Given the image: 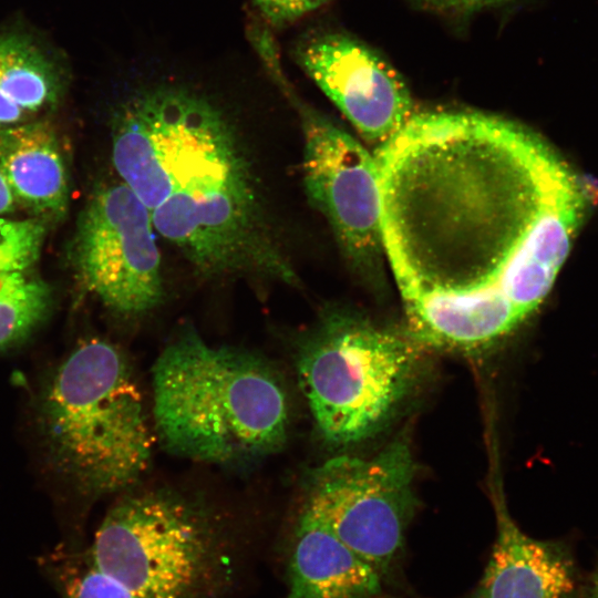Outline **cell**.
I'll list each match as a JSON object with an SVG mask.
<instances>
[{"instance_id": "obj_1", "label": "cell", "mask_w": 598, "mask_h": 598, "mask_svg": "<svg viewBox=\"0 0 598 598\" xmlns=\"http://www.w3.org/2000/svg\"><path fill=\"white\" fill-rule=\"evenodd\" d=\"M375 159L411 340L478 351L538 309L591 195L555 151L499 116L415 111Z\"/></svg>"}, {"instance_id": "obj_2", "label": "cell", "mask_w": 598, "mask_h": 598, "mask_svg": "<svg viewBox=\"0 0 598 598\" xmlns=\"http://www.w3.org/2000/svg\"><path fill=\"white\" fill-rule=\"evenodd\" d=\"M114 115L112 162L121 182L197 272L297 283L248 156L217 105L189 89L156 85Z\"/></svg>"}, {"instance_id": "obj_3", "label": "cell", "mask_w": 598, "mask_h": 598, "mask_svg": "<svg viewBox=\"0 0 598 598\" xmlns=\"http://www.w3.org/2000/svg\"><path fill=\"white\" fill-rule=\"evenodd\" d=\"M157 433L175 454L235 465L277 451L287 436L283 385L262 359L207 343L185 328L153 367Z\"/></svg>"}, {"instance_id": "obj_4", "label": "cell", "mask_w": 598, "mask_h": 598, "mask_svg": "<svg viewBox=\"0 0 598 598\" xmlns=\"http://www.w3.org/2000/svg\"><path fill=\"white\" fill-rule=\"evenodd\" d=\"M40 425L56 467L89 492L123 489L148 467L153 437L142 394L105 341L80 344L59 367L41 399Z\"/></svg>"}, {"instance_id": "obj_5", "label": "cell", "mask_w": 598, "mask_h": 598, "mask_svg": "<svg viewBox=\"0 0 598 598\" xmlns=\"http://www.w3.org/2000/svg\"><path fill=\"white\" fill-rule=\"evenodd\" d=\"M409 337L330 315L302 341L297 371L321 435L347 446L380 432L411 390L419 349Z\"/></svg>"}, {"instance_id": "obj_6", "label": "cell", "mask_w": 598, "mask_h": 598, "mask_svg": "<svg viewBox=\"0 0 598 598\" xmlns=\"http://www.w3.org/2000/svg\"><path fill=\"white\" fill-rule=\"evenodd\" d=\"M415 463L398 437L377 455H340L312 473L303 508L389 582L414 515Z\"/></svg>"}, {"instance_id": "obj_7", "label": "cell", "mask_w": 598, "mask_h": 598, "mask_svg": "<svg viewBox=\"0 0 598 598\" xmlns=\"http://www.w3.org/2000/svg\"><path fill=\"white\" fill-rule=\"evenodd\" d=\"M207 549L194 512L175 497L152 493L113 507L87 556L140 598H188L203 577Z\"/></svg>"}, {"instance_id": "obj_8", "label": "cell", "mask_w": 598, "mask_h": 598, "mask_svg": "<svg viewBox=\"0 0 598 598\" xmlns=\"http://www.w3.org/2000/svg\"><path fill=\"white\" fill-rule=\"evenodd\" d=\"M71 261L80 286L117 313L142 315L164 299L151 214L122 182L90 197L72 240Z\"/></svg>"}, {"instance_id": "obj_9", "label": "cell", "mask_w": 598, "mask_h": 598, "mask_svg": "<svg viewBox=\"0 0 598 598\" xmlns=\"http://www.w3.org/2000/svg\"><path fill=\"white\" fill-rule=\"evenodd\" d=\"M289 96L300 117L303 186L310 204L328 221L353 265L377 268L384 252L375 156L291 91Z\"/></svg>"}, {"instance_id": "obj_10", "label": "cell", "mask_w": 598, "mask_h": 598, "mask_svg": "<svg viewBox=\"0 0 598 598\" xmlns=\"http://www.w3.org/2000/svg\"><path fill=\"white\" fill-rule=\"evenodd\" d=\"M297 60L360 135L380 147L416 111L401 75L355 38L329 32L297 50Z\"/></svg>"}, {"instance_id": "obj_11", "label": "cell", "mask_w": 598, "mask_h": 598, "mask_svg": "<svg viewBox=\"0 0 598 598\" xmlns=\"http://www.w3.org/2000/svg\"><path fill=\"white\" fill-rule=\"evenodd\" d=\"M495 508V542L471 598H571L576 574L568 549L526 535L504 502Z\"/></svg>"}, {"instance_id": "obj_12", "label": "cell", "mask_w": 598, "mask_h": 598, "mask_svg": "<svg viewBox=\"0 0 598 598\" xmlns=\"http://www.w3.org/2000/svg\"><path fill=\"white\" fill-rule=\"evenodd\" d=\"M384 584L372 566L302 508L283 598H382Z\"/></svg>"}, {"instance_id": "obj_13", "label": "cell", "mask_w": 598, "mask_h": 598, "mask_svg": "<svg viewBox=\"0 0 598 598\" xmlns=\"http://www.w3.org/2000/svg\"><path fill=\"white\" fill-rule=\"evenodd\" d=\"M0 173L16 200L31 212L47 218L65 213V164L58 136L47 122L0 127Z\"/></svg>"}, {"instance_id": "obj_14", "label": "cell", "mask_w": 598, "mask_h": 598, "mask_svg": "<svg viewBox=\"0 0 598 598\" xmlns=\"http://www.w3.org/2000/svg\"><path fill=\"white\" fill-rule=\"evenodd\" d=\"M0 91L30 115L58 104L63 80L53 61L29 38L0 34Z\"/></svg>"}, {"instance_id": "obj_15", "label": "cell", "mask_w": 598, "mask_h": 598, "mask_svg": "<svg viewBox=\"0 0 598 598\" xmlns=\"http://www.w3.org/2000/svg\"><path fill=\"white\" fill-rule=\"evenodd\" d=\"M50 305L51 291L43 281L24 271L0 272V349L29 336Z\"/></svg>"}, {"instance_id": "obj_16", "label": "cell", "mask_w": 598, "mask_h": 598, "mask_svg": "<svg viewBox=\"0 0 598 598\" xmlns=\"http://www.w3.org/2000/svg\"><path fill=\"white\" fill-rule=\"evenodd\" d=\"M47 564L62 598H140L112 577L101 573L89 556L60 555Z\"/></svg>"}, {"instance_id": "obj_17", "label": "cell", "mask_w": 598, "mask_h": 598, "mask_svg": "<svg viewBox=\"0 0 598 598\" xmlns=\"http://www.w3.org/2000/svg\"><path fill=\"white\" fill-rule=\"evenodd\" d=\"M44 237L42 221L0 215V272L25 271L39 258Z\"/></svg>"}, {"instance_id": "obj_18", "label": "cell", "mask_w": 598, "mask_h": 598, "mask_svg": "<svg viewBox=\"0 0 598 598\" xmlns=\"http://www.w3.org/2000/svg\"><path fill=\"white\" fill-rule=\"evenodd\" d=\"M332 0H254L260 12L274 25L281 27Z\"/></svg>"}, {"instance_id": "obj_19", "label": "cell", "mask_w": 598, "mask_h": 598, "mask_svg": "<svg viewBox=\"0 0 598 598\" xmlns=\"http://www.w3.org/2000/svg\"><path fill=\"white\" fill-rule=\"evenodd\" d=\"M448 14L466 17L483 6V0H415Z\"/></svg>"}, {"instance_id": "obj_20", "label": "cell", "mask_w": 598, "mask_h": 598, "mask_svg": "<svg viewBox=\"0 0 598 598\" xmlns=\"http://www.w3.org/2000/svg\"><path fill=\"white\" fill-rule=\"evenodd\" d=\"M28 115L0 91V127L23 122Z\"/></svg>"}, {"instance_id": "obj_21", "label": "cell", "mask_w": 598, "mask_h": 598, "mask_svg": "<svg viewBox=\"0 0 598 598\" xmlns=\"http://www.w3.org/2000/svg\"><path fill=\"white\" fill-rule=\"evenodd\" d=\"M16 204L17 200L4 177L0 173V215L13 212Z\"/></svg>"}, {"instance_id": "obj_22", "label": "cell", "mask_w": 598, "mask_h": 598, "mask_svg": "<svg viewBox=\"0 0 598 598\" xmlns=\"http://www.w3.org/2000/svg\"><path fill=\"white\" fill-rule=\"evenodd\" d=\"M589 597L598 598V567L592 574L591 579H590Z\"/></svg>"}, {"instance_id": "obj_23", "label": "cell", "mask_w": 598, "mask_h": 598, "mask_svg": "<svg viewBox=\"0 0 598 598\" xmlns=\"http://www.w3.org/2000/svg\"><path fill=\"white\" fill-rule=\"evenodd\" d=\"M511 0H483V6H488V7H498V6H503L507 2H509Z\"/></svg>"}]
</instances>
